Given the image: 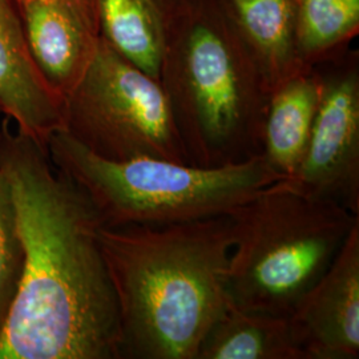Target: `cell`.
I'll return each instance as SVG.
<instances>
[{
    "mask_svg": "<svg viewBox=\"0 0 359 359\" xmlns=\"http://www.w3.org/2000/svg\"><path fill=\"white\" fill-rule=\"evenodd\" d=\"M0 165L25 248L0 359H117L118 313L90 198L4 117Z\"/></svg>",
    "mask_w": 359,
    "mask_h": 359,
    "instance_id": "1",
    "label": "cell"
},
{
    "mask_svg": "<svg viewBox=\"0 0 359 359\" xmlns=\"http://www.w3.org/2000/svg\"><path fill=\"white\" fill-rule=\"evenodd\" d=\"M118 313L117 359H196L228 304L229 215L100 229Z\"/></svg>",
    "mask_w": 359,
    "mask_h": 359,
    "instance_id": "2",
    "label": "cell"
},
{
    "mask_svg": "<svg viewBox=\"0 0 359 359\" xmlns=\"http://www.w3.org/2000/svg\"><path fill=\"white\" fill-rule=\"evenodd\" d=\"M158 83L189 164H241L264 151L270 92L216 0H182Z\"/></svg>",
    "mask_w": 359,
    "mask_h": 359,
    "instance_id": "3",
    "label": "cell"
},
{
    "mask_svg": "<svg viewBox=\"0 0 359 359\" xmlns=\"http://www.w3.org/2000/svg\"><path fill=\"white\" fill-rule=\"evenodd\" d=\"M234 245L225 274L237 308L289 317L333 264L359 216L310 198L283 180L228 213Z\"/></svg>",
    "mask_w": 359,
    "mask_h": 359,
    "instance_id": "4",
    "label": "cell"
},
{
    "mask_svg": "<svg viewBox=\"0 0 359 359\" xmlns=\"http://www.w3.org/2000/svg\"><path fill=\"white\" fill-rule=\"evenodd\" d=\"M47 151L52 164L86 193L107 226L228 215L283 180L264 156L216 168L157 157L109 161L90 154L63 130L52 136Z\"/></svg>",
    "mask_w": 359,
    "mask_h": 359,
    "instance_id": "5",
    "label": "cell"
},
{
    "mask_svg": "<svg viewBox=\"0 0 359 359\" xmlns=\"http://www.w3.org/2000/svg\"><path fill=\"white\" fill-rule=\"evenodd\" d=\"M63 132L109 161L157 157L188 163L158 80L103 39L90 68L65 99Z\"/></svg>",
    "mask_w": 359,
    "mask_h": 359,
    "instance_id": "6",
    "label": "cell"
},
{
    "mask_svg": "<svg viewBox=\"0 0 359 359\" xmlns=\"http://www.w3.org/2000/svg\"><path fill=\"white\" fill-rule=\"evenodd\" d=\"M320 99L308 147L290 179L310 198L344 206L359 216V52L347 51L314 65Z\"/></svg>",
    "mask_w": 359,
    "mask_h": 359,
    "instance_id": "7",
    "label": "cell"
},
{
    "mask_svg": "<svg viewBox=\"0 0 359 359\" xmlns=\"http://www.w3.org/2000/svg\"><path fill=\"white\" fill-rule=\"evenodd\" d=\"M301 359L359 357V222L333 264L289 316Z\"/></svg>",
    "mask_w": 359,
    "mask_h": 359,
    "instance_id": "8",
    "label": "cell"
},
{
    "mask_svg": "<svg viewBox=\"0 0 359 359\" xmlns=\"http://www.w3.org/2000/svg\"><path fill=\"white\" fill-rule=\"evenodd\" d=\"M27 46L40 74L65 99L99 50L97 0H15Z\"/></svg>",
    "mask_w": 359,
    "mask_h": 359,
    "instance_id": "9",
    "label": "cell"
},
{
    "mask_svg": "<svg viewBox=\"0 0 359 359\" xmlns=\"http://www.w3.org/2000/svg\"><path fill=\"white\" fill-rule=\"evenodd\" d=\"M0 111L46 148L65 128V99L35 65L15 0H0Z\"/></svg>",
    "mask_w": 359,
    "mask_h": 359,
    "instance_id": "10",
    "label": "cell"
},
{
    "mask_svg": "<svg viewBox=\"0 0 359 359\" xmlns=\"http://www.w3.org/2000/svg\"><path fill=\"white\" fill-rule=\"evenodd\" d=\"M269 92L306 69L295 36V0H216Z\"/></svg>",
    "mask_w": 359,
    "mask_h": 359,
    "instance_id": "11",
    "label": "cell"
},
{
    "mask_svg": "<svg viewBox=\"0 0 359 359\" xmlns=\"http://www.w3.org/2000/svg\"><path fill=\"white\" fill-rule=\"evenodd\" d=\"M320 99V77L314 67L298 72L270 92L264 126L265 161L283 180L299 167Z\"/></svg>",
    "mask_w": 359,
    "mask_h": 359,
    "instance_id": "12",
    "label": "cell"
},
{
    "mask_svg": "<svg viewBox=\"0 0 359 359\" xmlns=\"http://www.w3.org/2000/svg\"><path fill=\"white\" fill-rule=\"evenodd\" d=\"M182 0H97L102 39L158 80L170 25Z\"/></svg>",
    "mask_w": 359,
    "mask_h": 359,
    "instance_id": "13",
    "label": "cell"
},
{
    "mask_svg": "<svg viewBox=\"0 0 359 359\" xmlns=\"http://www.w3.org/2000/svg\"><path fill=\"white\" fill-rule=\"evenodd\" d=\"M196 359H301L289 317L226 308L212 323Z\"/></svg>",
    "mask_w": 359,
    "mask_h": 359,
    "instance_id": "14",
    "label": "cell"
},
{
    "mask_svg": "<svg viewBox=\"0 0 359 359\" xmlns=\"http://www.w3.org/2000/svg\"><path fill=\"white\" fill-rule=\"evenodd\" d=\"M359 34V0H295L297 51L311 68L344 53Z\"/></svg>",
    "mask_w": 359,
    "mask_h": 359,
    "instance_id": "15",
    "label": "cell"
},
{
    "mask_svg": "<svg viewBox=\"0 0 359 359\" xmlns=\"http://www.w3.org/2000/svg\"><path fill=\"white\" fill-rule=\"evenodd\" d=\"M25 248L10 182L0 165V335L6 326L23 273Z\"/></svg>",
    "mask_w": 359,
    "mask_h": 359,
    "instance_id": "16",
    "label": "cell"
},
{
    "mask_svg": "<svg viewBox=\"0 0 359 359\" xmlns=\"http://www.w3.org/2000/svg\"><path fill=\"white\" fill-rule=\"evenodd\" d=\"M4 117L6 116L1 114V111H0V136H1V130H3V124H4Z\"/></svg>",
    "mask_w": 359,
    "mask_h": 359,
    "instance_id": "17",
    "label": "cell"
}]
</instances>
